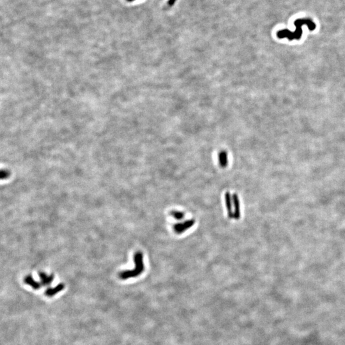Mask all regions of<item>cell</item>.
Here are the masks:
<instances>
[{"mask_svg": "<svg viewBox=\"0 0 345 345\" xmlns=\"http://www.w3.org/2000/svg\"><path fill=\"white\" fill-rule=\"evenodd\" d=\"M294 24L295 26V31L291 32L288 30H283L279 31L277 33V36L279 39L288 38L289 40H299L302 35V26L306 25L310 31L315 30L316 28V24L310 19H297Z\"/></svg>", "mask_w": 345, "mask_h": 345, "instance_id": "obj_1", "label": "cell"}, {"mask_svg": "<svg viewBox=\"0 0 345 345\" xmlns=\"http://www.w3.org/2000/svg\"><path fill=\"white\" fill-rule=\"evenodd\" d=\"M135 268L133 270L122 271L119 274L120 278L126 280L132 278H135L141 274L145 270L143 255L141 251H137L134 256Z\"/></svg>", "mask_w": 345, "mask_h": 345, "instance_id": "obj_2", "label": "cell"}, {"mask_svg": "<svg viewBox=\"0 0 345 345\" xmlns=\"http://www.w3.org/2000/svg\"><path fill=\"white\" fill-rule=\"evenodd\" d=\"M195 222L194 219H190L184 222L176 223L173 226V229L176 233L182 234L194 226Z\"/></svg>", "mask_w": 345, "mask_h": 345, "instance_id": "obj_3", "label": "cell"}, {"mask_svg": "<svg viewBox=\"0 0 345 345\" xmlns=\"http://www.w3.org/2000/svg\"><path fill=\"white\" fill-rule=\"evenodd\" d=\"M233 206V218L236 220H238L241 216L240 213V205L238 196L237 194H233L232 196Z\"/></svg>", "mask_w": 345, "mask_h": 345, "instance_id": "obj_4", "label": "cell"}, {"mask_svg": "<svg viewBox=\"0 0 345 345\" xmlns=\"http://www.w3.org/2000/svg\"><path fill=\"white\" fill-rule=\"evenodd\" d=\"M225 197V203L226 209L228 212V216L229 219L233 218V199L230 192H226L224 195Z\"/></svg>", "mask_w": 345, "mask_h": 345, "instance_id": "obj_5", "label": "cell"}, {"mask_svg": "<svg viewBox=\"0 0 345 345\" xmlns=\"http://www.w3.org/2000/svg\"><path fill=\"white\" fill-rule=\"evenodd\" d=\"M64 288H65V285L64 284L60 283L59 284H58L56 286H55L54 288H48L45 291V294L46 296L49 297H53L56 294H57L58 293H59L60 291L64 290Z\"/></svg>", "mask_w": 345, "mask_h": 345, "instance_id": "obj_6", "label": "cell"}, {"mask_svg": "<svg viewBox=\"0 0 345 345\" xmlns=\"http://www.w3.org/2000/svg\"><path fill=\"white\" fill-rule=\"evenodd\" d=\"M24 281L26 284L30 286L31 287H32L34 290H39L42 286V284L39 283L37 281H35L34 279L33 278V277L31 275H28L24 279Z\"/></svg>", "mask_w": 345, "mask_h": 345, "instance_id": "obj_7", "label": "cell"}, {"mask_svg": "<svg viewBox=\"0 0 345 345\" xmlns=\"http://www.w3.org/2000/svg\"><path fill=\"white\" fill-rule=\"evenodd\" d=\"M218 160L219 165L221 166V168H226L228 163V154L226 153V151L224 150L220 151L218 155Z\"/></svg>", "mask_w": 345, "mask_h": 345, "instance_id": "obj_8", "label": "cell"}, {"mask_svg": "<svg viewBox=\"0 0 345 345\" xmlns=\"http://www.w3.org/2000/svg\"><path fill=\"white\" fill-rule=\"evenodd\" d=\"M39 277L41 281V284L44 286L49 285L54 279V275H48L44 272H40Z\"/></svg>", "mask_w": 345, "mask_h": 345, "instance_id": "obj_9", "label": "cell"}, {"mask_svg": "<svg viewBox=\"0 0 345 345\" xmlns=\"http://www.w3.org/2000/svg\"><path fill=\"white\" fill-rule=\"evenodd\" d=\"M170 215L173 217L174 219H176L178 221H180L182 219H183L185 217V213L181 212V211H178V210H172L170 212Z\"/></svg>", "mask_w": 345, "mask_h": 345, "instance_id": "obj_10", "label": "cell"}, {"mask_svg": "<svg viewBox=\"0 0 345 345\" xmlns=\"http://www.w3.org/2000/svg\"><path fill=\"white\" fill-rule=\"evenodd\" d=\"M10 176V172L7 170H2L1 172V179L2 180L6 179Z\"/></svg>", "mask_w": 345, "mask_h": 345, "instance_id": "obj_11", "label": "cell"}, {"mask_svg": "<svg viewBox=\"0 0 345 345\" xmlns=\"http://www.w3.org/2000/svg\"><path fill=\"white\" fill-rule=\"evenodd\" d=\"M176 1V0H169L168 2V4L169 6H172V5L175 3Z\"/></svg>", "mask_w": 345, "mask_h": 345, "instance_id": "obj_12", "label": "cell"}, {"mask_svg": "<svg viewBox=\"0 0 345 345\" xmlns=\"http://www.w3.org/2000/svg\"><path fill=\"white\" fill-rule=\"evenodd\" d=\"M127 2H131L135 1V0H127Z\"/></svg>", "mask_w": 345, "mask_h": 345, "instance_id": "obj_13", "label": "cell"}]
</instances>
